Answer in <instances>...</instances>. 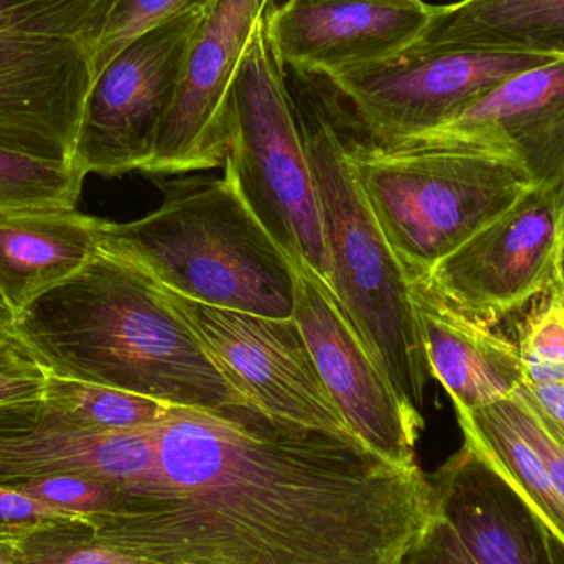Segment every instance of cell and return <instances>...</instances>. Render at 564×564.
Returning <instances> with one entry per match:
<instances>
[{
  "mask_svg": "<svg viewBox=\"0 0 564 564\" xmlns=\"http://www.w3.org/2000/svg\"><path fill=\"white\" fill-rule=\"evenodd\" d=\"M158 426L98 433L79 426L43 398L3 401L0 486L76 474L116 484L132 499L154 496L161 489Z\"/></svg>",
  "mask_w": 564,
  "mask_h": 564,
  "instance_id": "cell-14",
  "label": "cell"
},
{
  "mask_svg": "<svg viewBox=\"0 0 564 564\" xmlns=\"http://www.w3.org/2000/svg\"><path fill=\"white\" fill-rule=\"evenodd\" d=\"M13 337L53 377L129 391L169 406L253 408L161 285L99 248L82 270L15 315Z\"/></svg>",
  "mask_w": 564,
  "mask_h": 564,
  "instance_id": "cell-2",
  "label": "cell"
},
{
  "mask_svg": "<svg viewBox=\"0 0 564 564\" xmlns=\"http://www.w3.org/2000/svg\"><path fill=\"white\" fill-rule=\"evenodd\" d=\"M294 321L345 423L388 463L416 467L424 427L420 411L397 393L375 364L330 285L307 264L294 267Z\"/></svg>",
  "mask_w": 564,
  "mask_h": 564,
  "instance_id": "cell-13",
  "label": "cell"
},
{
  "mask_svg": "<svg viewBox=\"0 0 564 564\" xmlns=\"http://www.w3.org/2000/svg\"><path fill=\"white\" fill-rule=\"evenodd\" d=\"M9 487L46 506L78 516L112 512L132 499L128 490L116 484L76 474L40 477Z\"/></svg>",
  "mask_w": 564,
  "mask_h": 564,
  "instance_id": "cell-28",
  "label": "cell"
},
{
  "mask_svg": "<svg viewBox=\"0 0 564 564\" xmlns=\"http://www.w3.org/2000/svg\"><path fill=\"white\" fill-rule=\"evenodd\" d=\"M43 400L72 417L79 426L98 433L145 430L158 426L172 406L129 391L68 378L46 377Z\"/></svg>",
  "mask_w": 564,
  "mask_h": 564,
  "instance_id": "cell-23",
  "label": "cell"
},
{
  "mask_svg": "<svg viewBox=\"0 0 564 564\" xmlns=\"http://www.w3.org/2000/svg\"><path fill=\"white\" fill-rule=\"evenodd\" d=\"M267 19L251 39L231 93L225 174L292 267L307 264L330 285L317 188Z\"/></svg>",
  "mask_w": 564,
  "mask_h": 564,
  "instance_id": "cell-6",
  "label": "cell"
},
{
  "mask_svg": "<svg viewBox=\"0 0 564 564\" xmlns=\"http://www.w3.org/2000/svg\"><path fill=\"white\" fill-rule=\"evenodd\" d=\"M207 2L139 36L96 78L73 159L79 174L118 177L148 167Z\"/></svg>",
  "mask_w": 564,
  "mask_h": 564,
  "instance_id": "cell-8",
  "label": "cell"
},
{
  "mask_svg": "<svg viewBox=\"0 0 564 564\" xmlns=\"http://www.w3.org/2000/svg\"><path fill=\"white\" fill-rule=\"evenodd\" d=\"M95 220L76 210L0 214V299L13 315L95 257Z\"/></svg>",
  "mask_w": 564,
  "mask_h": 564,
  "instance_id": "cell-19",
  "label": "cell"
},
{
  "mask_svg": "<svg viewBox=\"0 0 564 564\" xmlns=\"http://www.w3.org/2000/svg\"><path fill=\"white\" fill-rule=\"evenodd\" d=\"M78 513L46 506L32 497L23 496L9 486H0V525L42 522V520L73 519Z\"/></svg>",
  "mask_w": 564,
  "mask_h": 564,
  "instance_id": "cell-32",
  "label": "cell"
},
{
  "mask_svg": "<svg viewBox=\"0 0 564 564\" xmlns=\"http://www.w3.org/2000/svg\"><path fill=\"white\" fill-rule=\"evenodd\" d=\"M525 388L533 403L540 408L543 416L564 441V383L546 384V387H532L525 383Z\"/></svg>",
  "mask_w": 564,
  "mask_h": 564,
  "instance_id": "cell-33",
  "label": "cell"
},
{
  "mask_svg": "<svg viewBox=\"0 0 564 564\" xmlns=\"http://www.w3.org/2000/svg\"><path fill=\"white\" fill-rule=\"evenodd\" d=\"M423 0H285L267 19L284 68L330 78L406 52L426 29Z\"/></svg>",
  "mask_w": 564,
  "mask_h": 564,
  "instance_id": "cell-15",
  "label": "cell"
},
{
  "mask_svg": "<svg viewBox=\"0 0 564 564\" xmlns=\"http://www.w3.org/2000/svg\"><path fill=\"white\" fill-rule=\"evenodd\" d=\"M274 6L276 0H208L144 174L224 167L235 82L258 25Z\"/></svg>",
  "mask_w": 564,
  "mask_h": 564,
  "instance_id": "cell-11",
  "label": "cell"
},
{
  "mask_svg": "<svg viewBox=\"0 0 564 564\" xmlns=\"http://www.w3.org/2000/svg\"><path fill=\"white\" fill-rule=\"evenodd\" d=\"M550 553H552L553 564H564V543L549 532Z\"/></svg>",
  "mask_w": 564,
  "mask_h": 564,
  "instance_id": "cell-35",
  "label": "cell"
},
{
  "mask_svg": "<svg viewBox=\"0 0 564 564\" xmlns=\"http://www.w3.org/2000/svg\"><path fill=\"white\" fill-rule=\"evenodd\" d=\"M513 420L519 424L527 440L542 457L553 486L558 490L564 502V441L555 427L543 416L540 408L533 403L525 383L509 398Z\"/></svg>",
  "mask_w": 564,
  "mask_h": 564,
  "instance_id": "cell-29",
  "label": "cell"
},
{
  "mask_svg": "<svg viewBox=\"0 0 564 564\" xmlns=\"http://www.w3.org/2000/svg\"><path fill=\"white\" fill-rule=\"evenodd\" d=\"M164 200L126 224L95 220L99 250L162 288L212 307L294 318V267L261 227L234 181H159Z\"/></svg>",
  "mask_w": 564,
  "mask_h": 564,
  "instance_id": "cell-3",
  "label": "cell"
},
{
  "mask_svg": "<svg viewBox=\"0 0 564 564\" xmlns=\"http://www.w3.org/2000/svg\"><path fill=\"white\" fill-rule=\"evenodd\" d=\"M517 348L525 383L532 387L564 383V291L553 285L545 301L517 327Z\"/></svg>",
  "mask_w": 564,
  "mask_h": 564,
  "instance_id": "cell-26",
  "label": "cell"
},
{
  "mask_svg": "<svg viewBox=\"0 0 564 564\" xmlns=\"http://www.w3.org/2000/svg\"><path fill=\"white\" fill-rule=\"evenodd\" d=\"M0 564H164L102 542L86 516L0 525Z\"/></svg>",
  "mask_w": 564,
  "mask_h": 564,
  "instance_id": "cell-22",
  "label": "cell"
},
{
  "mask_svg": "<svg viewBox=\"0 0 564 564\" xmlns=\"http://www.w3.org/2000/svg\"><path fill=\"white\" fill-rule=\"evenodd\" d=\"M13 318H15V315L7 307L6 302L0 299V340L12 337Z\"/></svg>",
  "mask_w": 564,
  "mask_h": 564,
  "instance_id": "cell-34",
  "label": "cell"
},
{
  "mask_svg": "<svg viewBox=\"0 0 564 564\" xmlns=\"http://www.w3.org/2000/svg\"><path fill=\"white\" fill-rule=\"evenodd\" d=\"M83 181L73 165L0 151V214L76 210Z\"/></svg>",
  "mask_w": 564,
  "mask_h": 564,
  "instance_id": "cell-24",
  "label": "cell"
},
{
  "mask_svg": "<svg viewBox=\"0 0 564 564\" xmlns=\"http://www.w3.org/2000/svg\"><path fill=\"white\" fill-rule=\"evenodd\" d=\"M204 2L205 0H116L96 45V78L139 36Z\"/></svg>",
  "mask_w": 564,
  "mask_h": 564,
  "instance_id": "cell-27",
  "label": "cell"
},
{
  "mask_svg": "<svg viewBox=\"0 0 564 564\" xmlns=\"http://www.w3.org/2000/svg\"><path fill=\"white\" fill-rule=\"evenodd\" d=\"M486 50L564 56V0H459L433 7L406 52Z\"/></svg>",
  "mask_w": 564,
  "mask_h": 564,
  "instance_id": "cell-20",
  "label": "cell"
},
{
  "mask_svg": "<svg viewBox=\"0 0 564 564\" xmlns=\"http://www.w3.org/2000/svg\"><path fill=\"white\" fill-rule=\"evenodd\" d=\"M560 285H562L564 291V240L562 247V258H560Z\"/></svg>",
  "mask_w": 564,
  "mask_h": 564,
  "instance_id": "cell-36",
  "label": "cell"
},
{
  "mask_svg": "<svg viewBox=\"0 0 564 564\" xmlns=\"http://www.w3.org/2000/svg\"><path fill=\"white\" fill-rule=\"evenodd\" d=\"M158 453L155 496L86 520L159 563L406 564L437 513L420 466L254 408L172 406Z\"/></svg>",
  "mask_w": 564,
  "mask_h": 564,
  "instance_id": "cell-1",
  "label": "cell"
},
{
  "mask_svg": "<svg viewBox=\"0 0 564 564\" xmlns=\"http://www.w3.org/2000/svg\"><path fill=\"white\" fill-rule=\"evenodd\" d=\"M563 240L564 187L535 185L421 278L494 325L558 284Z\"/></svg>",
  "mask_w": 564,
  "mask_h": 564,
  "instance_id": "cell-10",
  "label": "cell"
},
{
  "mask_svg": "<svg viewBox=\"0 0 564 564\" xmlns=\"http://www.w3.org/2000/svg\"><path fill=\"white\" fill-rule=\"evenodd\" d=\"M410 285L431 375L457 414L507 400L525 383L516 341L454 307L423 278Z\"/></svg>",
  "mask_w": 564,
  "mask_h": 564,
  "instance_id": "cell-18",
  "label": "cell"
},
{
  "mask_svg": "<svg viewBox=\"0 0 564 564\" xmlns=\"http://www.w3.org/2000/svg\"><path fill=\"white\" fill-rule=\"evenodd\" d=\"M340 111L355 174L408 281L426 276L535 187L522 162L510 155L378 148L358 132L341 106Z\"/></svg>",
  "mask_w": 564,
  "mask_h": 564,
  "instance_id": "cell-5",
  "label": "cell"
},
{
  "mask_svg": "<svg viewBox=\"0 0 564 564\" xmlns=\"http://www.w3.org/2000/svg\"><path fill=\"white\" fill-rule=\"evenodd\" d=\"M406 564H477L470 558L449 523L436 513L421 542L408 556Z\"/></svg>",
  "mask_w": 564,
  "mask_h": 564,
  "instance_id": "cell-31",
  "label": "cell"
},
{
  "mask_svg": "<svg viewBox=\"0 0 564 564\" xmlns=\"http://www.w3.org/2000/svg\"><path fill=\"white\" fill-rule=\"evenodd\" d=\"M116 0H0V33L98 36Z\"/></svg>",
  "mask_w": 564,
  "mask_h": 564,
  "instance_id": "cell-25",
  "label": "cell"
},
{
  "mask_svg": "<svg viewBox=\"0 0 564 564\" xmlns=\"http://www.w3.org/2000/svg\"><path fill=\"white\" fill-rule=\"evenodd\" d=\"M46 371L15 337L0 340V403L42 398Z\"/></svg>",
  "mask_w": 564,
  "mask_h": 564,
  "instance_id": "cell-30",
  "label": "cell"
},
{
  "mask_svg": "<svg viewBox=\"0 0 564 564\" xmlns=\"http://www.w3.org/2000/svg\"><path fill=\"white\" fill-rule=\"evenodd\" d=\"M436 510L477 564H553L549 530L469 444L433 477Z\"/></svg>",
  "mask_w": 564,
  "mask_h": 564,
  "instance_id": "cell-17",
  "label": "cell"
},
{
  "mask_svg": "<svg viewBox=\"0 0 564 564\" xmlns=\"http://www.w3.org/2000/svg\"><path fill=\"white\" fill-rule=\"evenodd\" d=\"M98 36L0 33V151L73 165Z\"/></svg>",
  "mask_w": 564,
  "mask_h": 564,
  "instance_id": "cell-12",
  "label": "cell"
},
{
  "mask_svg": "<svg viewBox=\"0 0 564 564\" xmlns=\"http://www.w3.org/2000/svg\"><path fill=\"white\" fill-rule=\"evenodd\" d=\"M161 289L254 410L299 426L357 440L332 400L294 318L212 307Z\"/></svg>",
  "mask_w": 564,
  "mask_h": 564,
  "instance_id": "cell-9",
  "label": "cell"
},
{
  "mask_svg": "<svg viewBox=\"0 0 564 564\" xmlns=\"http://www.w3.org/2000/svg\"><path fill=\"white\" fill-rule=\"evenodd\" d=\"M378 148L499 152L522 162L533 184L564 187V58L507 79L433 131Z\"/></svg>",
  "mask_w": 564,
  "mask_h": 564,
  "instance_id": "cell-16",
  "label": "cell"
},
{
  "mask_svg": "<svg viewBox=\"0 0 564 564\" xmlns=\"http://www.w3.org/2000/svg\"><path fill=\"white\" fill-rule=\"evenodd\" d=\"M464 443L484 457L529 503L540 522L564 543V502L535 447L510 410V400L457 414Z\"/></svg>",
  "mask_w": 564,
  "mask_h": 564,
  "instance_id": "cell-21",
  "label": "cell"
},
{
  "mask_svg": "<svg viewBox=\"0 0 564 564\" xmlns=\"http://www.w3.org/2000/svg\"><path fill=\"white\" fill-rule=\"evenodd\" d=\"M295 106L321 205L332 291L375 364L421 413L433 375L410 281L355 174L340 106L322 96L295 99Z\"/></svg>",
  "mask_w": 564,
  "mask_h": 564,
  "instance_id": "cell-4",
  "label": "cell"
},
{
  "mask_svg": "<svg viewBox=\"0 0 564 564\" xmlns=\"http://www.w3.org/2000/svg\"><path fill=\"white\" fill-rule=\"evenodd\" d=\"M564 56L486 50L404 52L322 78L368 142L388 145L433 131L507 79Z\"/></svg>",
  "mask_w": 564,
  "mask_h": 564,
  "instance_id": "cell-7",
  "label": "cell"
}]
</instances>
